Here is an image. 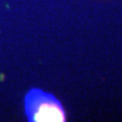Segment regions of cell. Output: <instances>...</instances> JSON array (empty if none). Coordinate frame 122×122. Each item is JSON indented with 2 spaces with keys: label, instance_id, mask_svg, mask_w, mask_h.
<instances>
[{
  "label": "cell",
  "instance_id": "1",
  "mask_svg": "<svg viewBox=\"0 0 122 122\" xmlns=\"http://www.w3.org/2000/svg\"><path fill=\"white\" fill-rule=\"evenodd\" d=\"M34 121H64V113L57 101L52 97H34L33 99Z\"/></svg>",
  "mask_w": 122,
  "mask_h": 122
}]
</instances>
